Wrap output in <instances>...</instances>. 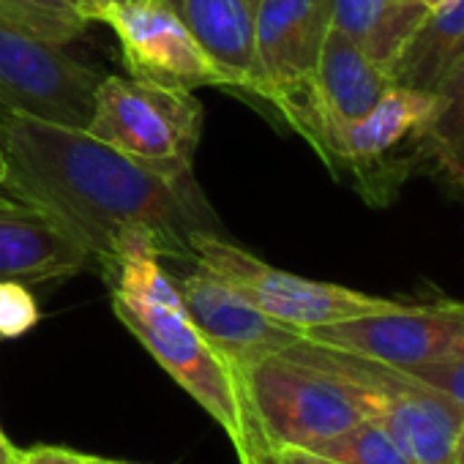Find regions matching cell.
Instances as JSON below:
<instances>
[{"mask_svg":"<svg viewBox=\"0 0 464 464\" xmlns=\"http://www.w3.org/2000/svg\"><path fill=\"white\" fill-rule=\"evenodd\" d=\"M0 150L9 161L4 188L61 218L102 271L134 246L194 263V236H224L194 175L145 167L85 129L0 115Z\"/></svg>","mask_w":464,"mask_h":464,"instance_id":"cell-1","label":"cell"},{"mask_svg":"<svg viewBox=\"0 0 464 464\" xmlns=\"http://www.w3.org/2000/svg\"><path fill=\"white\" fill-rule=\"evenodd\" d=\"M110 304L150 358L224 429L241 464L257 453L241 380L191 323L175 279L148 246H134L104 268Z\"/></svg>","mask_w":464,"mask_h":464,"instance_id":"cell-2","label":"cell"},{"mask_svg":"<svg viewBox=\"0 0 464 464\" xmlns=\"http://www.w3.org/2000/svg\"><path fill=\"white\" fill-rule=\"evenodd\" d=\"M282 353L331 372L350 391L363 418L385 429L412 464H456L453 450L464 426V407L445 393L399 366L304 336Z\"/></svg>","mask_w":464,"mask_h":464,"instance_id":"cell-3","label":"cell"},{"mask_svg":"<svg viewBox=\"0 0 464 464\" xmlns=\"http://www.w3.org/2000/svg\"><path fill=\"white\" fill-rule=\"evenodd\" d=\"M241 393L257 453L263 448L309 450L363 420L355 399L331 372L290 353L249 366L241 374Z\"/></svg>","mask_w":464,"mask_h":464,"instance_id":"cell-4","label":"cell"},{"mask_svg":"<svg viewBox=\"0 0 464 464\" xmlns=\"http://www.w3.org/2000/svg\"><path fill=\"white\" fill-rule=\"evenodd\" d=\"M85 131L145 167L175 178L194 175L202 104L191 91L104 74Z\"/></svg>","mask_w":464,"mask_h":464,"instance_id":"cell-5","label":"cell"},{"mask_svg":"<svg viewBox=\"0 0 464 464\" xmlns=\"http://www.w3.org/2000/svg\"><path fill=\"white\" fill-rule=\"evenodd\" d=\"M194 263H202L218 274L232 290H238L249 304H255L271 320L298 331L301 336L312 328L393 312L404 304L391 298H377L342 285L306 279L282 268L268 266L257 255L232 244L218 232H199L191 241Z\"/></svg>","mask_w":464,"mask_h":464,"instance_id":"cell-6","label":"cell"},{"mask_svg":"<svg viewBox=\"0 0 464 464\" xmlns=\"http://www.w3.org/2000/svg\"><path fill=\"white\" fill-rule=\"evenodd\" d=\"M104 74L66 44L42 42L0 25V115L85 129Z\"/></svg>","mask_w":464,"mask_h":464,"instance_id":"cell-7","label":"cell"},{"mask_svg":"<svg viewBox=\"0 0 464 464\" xmlns=\"http://www.w3.org/2000/svg\"><path fill=\"white\" fill-rule=\"evenodd\" d=\"M391 77L344 31L331 28L309 91L274 107L325 161L334 140L391 88Z\"/></svg>","mask_w":464,"mask_h":464,"instance_id":"cell-8","label":"cell"},{"mask_svg":"<svg viewBox=\"0 0 464 464\" xmlns=\"http://www.w3.org/2000/svg\"><path fill=\"white\" fill-rule=\"evenodd\" d=\"M304 339L369 355L399 369L453 363L464 361V304H404L393 312L312 328Z\"/></svg>","mask_w":464,"mask_h":464,"instance_id":"cell-9","label":"cell"},{"mask_svg":"<svg viewBox=\"0 0 464 464\" xmlns=\"http://www.w3.org/2000/svg\"><path fill=\"white\" fill-rule=\"evenodd\" d=\"M334 28V0H260L255 66L246 93L279 107L304 96Z\"/></svg>","mask_w":464,"mask_h":464,"instance_id":"cell-10","label":"cell"},{"mask_svg":"<svg viewBox=\"0 0 464 464\" xmlns=\"http://www.w3.org/2000/svg\"><path fill=\"white\" fill-rule=\"evenodd\" d=\"M99 23L115 34L129 77L180 91L224 88L213 61L164 0L107 4Z\"/></svg>","mask_w":464,"mask_h":464,"instance_id":"cell-11","label":"cell"},{"mask_svg":"<svg viewBox=\"0 0 464 464\" xmlns=\"http://www.w3.org/2000/svg\"><path fill=\"white\" fill-rule=\"evenodd\" d=\"M191 266L194 268L188 274L175 279L180 301L197 331L232 366L238 380L257 361L279 355L301 339L298 331L263 314L218 274H213L202 263Z\"/></svg>","mask_w":464,"mask_h":464,"instance_id":"cell-12","label":"cell"},{"mask_svg":"<svg viewBox=\"0 0 464 464\" xmlns=\"http://www.w3.org/2000/svg\"><path fill=\"white\" fill-rule=\"evenodd\" d=\"M437 107V93H420L401 85H391L377 104L353 126H347L331 145L325 164L336 175H350L361 194L372 202L385 197L388 167L385 156L404 140H418Z\"/></svg>","mask_w":464,"mask_h":464,"instance_id":"cell-13","label":"cell"},{"mask_svg":"<svg viewBox=\"0 0 464 464\" xmlns=\"http://www.w3.org/2000/svg\"><path fill=\"white\" fill-rule=\"evenodd\" d=\"M88 263V249L47 208L12 191L0 194V282L50 285L77 276Z\"/></svg>","mask_w":464,"mask_h":464,"instance_id":"cell-14","label":"cell"},{"mask_svg":"<svg viewBox=\"0 0 464 464\" xmlns=\"http://www.w3.org/2000/svg\"><path fill=\"white\" fill-rule=\"evenodd\" d=\"M213 61L224 88L249 91L255 66V6L249 0H164Z\"/></svg>","mask_w":464,"mask_h":464,"instance_id":"cell-15","label":"cell"},{"mask_svg":"<svg viewBox=\"0 0 464 464\" xmlns=\"http://www.w3.org/2000/svg\"><path fill=\"white\" fill-rule=\"evenodd\" d=\"M464 61V0L429 9L401 44L388 74L393 85L437 93L442 80Z\"/></svg>","mask_w":464,"mask_h":464,"instance_id":"cell-16","label":"cell"},{"mask_svg":"<svg viewBox=\"0 0 464 464\" xmlns=\"http://www.w3.org/2000/svg\"><path fill=\"white\" fill-rule=\"evenodd\" d=\"M426 14L423 0H334V25L385 72Z\"/></svg>","mask_w":464,"mask_h":464,"instance_id":"cell-17","label":"cell"},{"mask_svg":"<svg viewBox=\"0 0 464 464\" xmlns=\"http://www.w3.org/2000/svg\"><path fill=\"white\" fill-rule=\"evenodd\" d=\"M415 153L445 164L464 167V61L437 88V107L415 140Z\"/></svg>","mask_w":464,"mask_h":464,"instance_id":"cell-18","label":"cell"},{"mask_svg":"<svg viewBox=\"0 0 464 464\" xmlns=\"http://www.w3.org/2000/svg\"><path fill=\"white\" fill-rule=\"evenodd\" d=\"M0 25L69 47L91 23L69 0H0Z\"/></svg>","mask_w":464,"mask_h":464,"instance_id":"cell-19","label":"cell"},{"mask_svg":"<svg viewBox=\"0 0 464 464\" xmlns=\"http://www.w3.org/2000/svg\"><path fill=\"white\" fill-rule=\"evenodd\" d=\"M309 450L339 464H412V459L393 442V437L366 418L342 434L314 442Z\"/></svg>","mask_w":464,"mask_h":464,"instance_id":"cell-20","label":"cell"},{"mask_svg":"<svg viewBox=\"0 0 464 464\" xmlns=\"http://www.w3.org/2000/svg\"><path fill=\"white\" fill-rule=\"evenodd\" d=\"M42 320L34 290L23 282H0V339H20L31 334Z\"/></svg>","mask_w":464,"mask_h":464,"instance_id":"cell-21","label":"cell"},{"mask_svg":"<svg viewBox=\"0 0 464 464\" xmlns=\"http://www.w3.org/2000/svg\"><path fill=\"white\" fill-rule=\"evenodd\" d=\"M404 372L412 374L415 380L431 385L434 391L445 393L448 399H453L456 404L464 407V361H453V363H423V366H410Z\"/></svg>","mask_w":464,"mask_h":464,"instance_id":"cell-22","label":"cell"},{"mask_svg":"<svg viewBox=\"0 0 464 464\" xmlns=\"http://www.w3.org/2000/svg\"><path fill=\"white\" fill-rule=\"evenodd\" d=\"M20 464H85L80 450L61 448V445H34V448H17Z\"/></svg>","mask_w":464,"mask_h":464,"instance_id":"cell-23","label":"cell"},{"mask_svg":"<svg viewBox=\"0 0 464 464\" xmlns=\"http://www.w3.org/2000/svg\"><path fill=\"white\" fill-rule=\"evenodd\" d=\"M249 464H339L304 448H263Z\"/></svg>","mask_w":464,"mask_h":464,"instance_id":"cell-24","label":"cell"},{"mask_svg":"<svg viewBox=\"0 0 464 464\" xmlns=\"http://www.w3.org/2000/svg\"><path fill=\"white\" fill-rule=\"evenodd\" d=\"M69 4L88 20V23H99L102 12L107 9L110 0H69Z\"/></svg>","mask_w":464,"mask_h":464,"instance_id":"cell-25","label":"cell"},{"mask_svg":"<svg viewBox=\"0 0 464 464\" xmlns=\"http://www.w3.org/2000/svg\"><path fill=\"white\" fill-rule=\"evenodd\" d=\"M17 456V448L12 445V440L6 437L4 426H0V464H12Z\"/></svg>","mask_w":464,"mask_h":464,"instance_id":"cell-26","label":"cell"},{"mask_svg":"<svg viewBox=\"0 0 464 464\" xmlns=\"http://www.w3.org/2000/svg\"><path fill=\"white\" fill-rule=\"evenodd\" d=\"M442 172H448V178L459 186H464V167L461 164H445Z\"/></svg>","mask_w":464,"mask_h":464,"instance_id":"cell-27","label":"cell"},{"mask_svg":"<svg viewBox=\"0 0 464 464\" xmlns=\"http://www.w3.org/2000/svg\"><path fill=\"white\" fill-rule=\"evenodd\" d=\"M85 464H137V461H121V459H104V456H91V453H82Z\"/></svg>","mask_w":464,"mask_h":464,"instance_id":"cell-28","label":"cell"},{"mask_svg":"<svg viewBox=\"0 0 464 464\" xmlns=\"http://www.w3.org/2000/svg\"><path fill=\"white\" fill-rule=\"evenodd\" d=\"M453 461H456V464H464V426H461V431H459V437H456V450H453Z\"/></svg>","mask_w":464,"mask_h":464,"instance_id":"cell-29","label":"cell"},{"mask_svg":"<svg viewBox=\"0 0 464 464\" xmlns=\"http://www.w3.org/2000/svg\"><path fill=\"white\" fill-rule=\"evenodd\" d=\"M6 178H9V161H6L4 150H0V186L6 183Z\"/></svg>","mask_w":464,"mask_h":464,"instance_id":"cell-30","label":"cell"},{"mask_svg":"<svg viewBox=\"0 0 464 464\" xmlns=\"http://www.w3.org/2000/svg\"><path fill=\"white\" fill-rule=\"evenodd\" d=\"M423 4H426V9H440V6L450 4V0H423Z\"/></svg>","mask_w":464,"mask_h":464,"instance_id":"cell-31","label":"cell"},{"mask_svg":"<svg viewBox=\"0 0 464 464\" xmlns=\"http://www.w3.org/2000/svg\"><path fill=\"white\" fill-rule=\"evenodd\" d=\"M110 4H129V0H110Z\"/></svg>","mask_w":464,"mask_h":464,"instance_id":"cell-32","label":"cell"},{"mask_svg":"<svg viewBox=\"0 0 464 464\" xmlns=\"http://www.w3.org/2000/svg\"><path fill=\"white\" fill-rule=\"evenodd\" d=\"M249 4H252V6H255V9H257V4H260V0H249Z\"/></svg>","mask_w":464,"mask_h":464,"instance_id":"cell-33","label":"cell"},{"mask_svg":"<svg viewBox=\"0 0 464 464\" xmlns=\"http://www.w3.org/2000/svg\"><path fill=\"white\" fill-rule=\"evenodd\" d=\"M12 464H20V459H17V456H14V461H12Z\"/></svg>","mask_w":464,"mask_h":464,"instance_id":"cell-34","label":"cell"}]
</instances>
